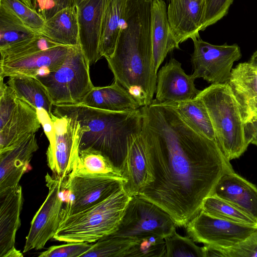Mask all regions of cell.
<instances>
[{
	"label": "cell",
	"mask_w": 257,
	"mask_h": 257,
	"mask_svg": "<svg viewBox=\"0 0 257 257\" xmlns=\"http://www.w3.org/2000/svg\"><path fill=\"white\" fill-rule=\"evenodd\" d=\"M140 108L154 180L139 196L168 213L177 226H185L221 177L234 170L216 142L193 130L171 106L153 99Z\"/></svg>",
	"instance_id": "cell-1"
},
{
	"label": "cell",
	"mask_w": 257,
	"mask_h": 257,
	"mask_svg": "<svg viewBox=\"0 0 257 257\" xmlns=\"http://www.w3.org/2000/svg\"><path fill=\"white\" fill-rule=\"evenodd\" d=\"M106 60L114 81L141 107L149 105L157 81L152 36V0H128L114 51Z\"/></svg>",
	"instance_id": "cell-2"
},
{
	"label": "cell",
	"mask_w": 257,
	"mask_h": 257,
	"mask_svg": "<svg viewBox=\"0 0 257 257\" xmlns=\"http://www.w3.org/2000/svg\"><path fill=\"white\" fill-rule=\"evenodd\" d=\"M54 106V114L65 116L79 124V151L99 152L120 169L128 142L142 132L141 108L110 111L80 103Z\"/></svg>",
	"instance_id": "cell-3"
},
{
	"label": "cell",
	"mask_w": 257,
	"mask_h": 257,
	"mask_svg": "<svg viewBox=\"0 0 257 257\" xmlns=\"http://www.w3.org/2000/svg\"><path fill=\"white\" fill-rule=\"evenodd\" d=\"M131 198L122 187L100 203L66 218L53 238L66 242L91 243L111 234Z\"/></svg>",
	"instance_id": "cell-4"
},
{
	"label": "cell",
	"mask_w": 257,
	"mask_h": 257,
	"mask_svg": "<svg viewBox=\"0 0 257 257\" xmlns=\"http://www.w3.org/2000/svg\"><path fill=\"white\" fill-rule=\"evenodd\" d=\"M209 113L215 140L227 160L240 157L246 150L244 123L235 97L227 83L211 84L197 96Z\"/></svg>",
	"instance_id": "cell-5"
},
{
	"label": "cell",
	"mask_w": 257,
	"mask_h": 257,
	"mask_svg": "<svg viewBox=\"0 0 257 257\" xmlns=\"http://www.w3.org/2000/svg\"><path fill=\"white\" fill-rule=\"evenodd\" d=\"M89 66L79 45L72 47L58 68L36 77L47 88L54 105L77 104L94 86Z\"/></svg>",
	"instance_id": "cell-6"
},
{
	"label": "cell",
	"mask_w": 257,
	"mask_h": 257,
	"mask_svg": "<svg viewBox=\"0 0 257 257\" xmlns=\"http://www.w3.org/2000/svg\"><path fill=\"white\" fill-rule=\"evenodd\" d=\"M176 226L168 213L138 195L131 198L117 230L110 235L136 239L155 235L165 238Z\"/></svg>",
	"instance_id": "cell-7"
},
{
	"label": "cell",
	"mask_w": 257,
	"mask_h": 257,
	"mask_svg": "<svg viewBox=\"0 0 257 257\" xmlns=\"http://www.w3.org/2000/svg\"><path fill=\"white\" fill-rule=\"evenodd\" d=\"M122 184L123 181L116 178L70 173L62 183L66 203L62 210L61 222L103 201L121 188Z\"/></svg>",
	"instance_id": "cell-8"
},
{
	"label": "cell",
	"mask_w": 257,
	"mask_h": 257,
	"mask_svg": "<svg viewBox=\"0 0 257 257\" xmlns=\"http://www.w3.org/2000/svg\"><path fill=\"white\" fill-rule=\"evenodd\" d=\"M192 41L194 51L191 62L194 77L202 78L211 84L227 83L234 63L241 57L238 45L227 43L215 45L200 37Z\"/></svg>",
	"instance_id": "cell-9"
},
{
	"label": "cell",
	"mask_w": 257,
	"mask_h": 257,
	"mask_svg": "<svg viewBox=\"0 0 257 257\" xmlns=\"http://www.w3.org/2000/svg\"><path fill=\"white\" fill-rule=\"evenodd\" d=\"M63 180L54 175L51 176L47 173L45 176L48 194L31 221L23 253L42 249L56 233L61 221L63 204L65 200L62 187Z\"/></svg>",
	"instance_id": "cell-10"
},
{
	"label": "cell",
	"mask_w": 257,
	"mask_h": 257,
	"mask_svg": "<svg viewBox=\"0 0 257 257\" xmlns=\"http://www.w3.org/2000/svg\"><path fill=\"white\" fill-rule=\"evenodd\" d=\"M184 227L195 242L221 248L231 247L257 231V226L215 217L201 210Z\"/></svg>",
	"instance_id": "cell-11"
},
{
	"label": "cell",
	"mask_w": 257,
	"mask_h": 257,
	"mask_svg": "<svg viewBox=\"0 0 257 257\" xmlns=\"http://www.w3.org/2000/svg\"><path fill=\"white\" fill-rule=\"evenodd\" d=\"M55 139L49 144L47 152V164L54 175L64 180L73 170L79 154V124L65 116L51 114Z\"/></svg>",
	"instance_id": "cell-12"
},
{
	"label": "cell",
	"mask_w": 257,
	"mask_h": 257,
	"mask_svg": "<svg viewBox=\"0 0 257 257\" xmlns=\"http://www.w3.org/2000/svg\"><path fill=\"white\" fill-rule=\"evenodd\" d=\"M106 0H75L79 46L90 65L101 57L100 42Z\"/></svg>",
	"instance_id": "cell-13"
},
{
	"label": "cell",
	"mask_w": 257,
	"mask_h": 257,
	"mask_svg": "<svg viewBox=\"0 0 257 257\" xmlns=\"http://www.w3.org/2000/svg\"><path fill=\"white\" fill-rule=\"evenodd\" d=\"M196 78L187 74L181 63L172 58L157 74L155 100L160 104L184 101L195 98L200 92L195 87Z\"/></svg>",
	"instance_id": "cell-14"
},
{
	"label": "cell",
	"mask_w": 257,
	"mask_h": 257,
	"mask_svg": "<svg viewBox=\"0 0 257 257\" xmlns=\"http://www.w3.org/2000/svg\"><path fill=\"white\" fill-rule=\"evenodd\" d=\"M71 48L58 45L22 58L1 61L0 78L14 75L36 77L54 71L62 64Z\"/></svg>",
	"instance_id": "cell-15"
},
{
	"label": "cell",
	"mask_w": 257,
	"mask_h": 257,
	"mask_svg": "<svg viewBox=\"0 0 257 257\" xmlns=\"http://www.w3.org/2000/svg\"><path fill=\"white\" fill-rule=\"evenodd\" d=\"M39 148L35 134L0 152V196L15 189Z\"/></svg>",
	"instance_id": "cell-16"
},
{
	"label": "cell",
	"mask_w": 257,
	"mask_h": 257,
	"mask_svg": "<svg viewBox=\"0 0 257 257\" xmlns=\"http://www.w3.org/2000/svg\"><path fill=\"white\" fill-rule=\"evenodd\" d=\"M204 16V0H169L167 17L171 33L179 45L200 37Z\"/></svg>",
	"instance_id": "cell-17"
},
{
	"label": "cell",
	"mask_w": 257,
	"mask_h": 257,
	"mask_svg": "<svg viewBox=\"0 0 257 257\" xmlns=\"http://www.w3.org/2000/svg\"><path fill=\"white\" fill-rule=\"evenodd\" d=\"M120 170L122 187L131 197L139 195L154 180L141 134L128 142Z\"/></svg>",
	"instance_id": "cell-18"
},
{
	"label": "cell",
	"mask_w": 257,
	"mask_h": 257,
	"mask_svg": "<svg viewBox=\"0 0 257 257\" xmlns=\"http://www.w3.org/2000/svg\"><path fill=\"white\" fill-rule=\"evenodd\" d=\"M244 123L257 116V65L249 61L238 63L231 72L228 82Z\"/></svg>",
	"instance_id": "cell-19"
},
{
	"label": "cell",
	"mask_w": 257,
	"mask_h": 257,
	"mask_svg": "<svg viewBox=\"0 0 257 257\" xmlns=\"http://www.w3.org/2000/svg\"><path fill=\"white\" fill-rule=\"evenodd\" d=\"M41 126L36 108L18 97L14 107L0 121V152L35 134Z\"/></svg>",
	"instance_id": "cell-20"
},
{
	"label": "cell",
	"mask_w": 257,
	"mask_h": 257,
	"mask_svg": "<svg viewBox=\"0 0 257 257\" xmlns=\"http://www.w3.org/2000/svg\"><path fill=\"white\" fill-rule=\"evenodd\" d=\"M212 195L226 201L257 221V187L234 171L221 177Z\"/></svg>",
	"instance_id": "cell-21"
},
{
	"label": "cell",
	"mask_w": 257,
	"mask_h": 257,
	"mask_svg": "<svg viewBox=\"0 0 257 257\" xmlns=\"http://www.w3.org/2000/svg\"><path fill=\"white\" fill-rule=\"evenodd\" d=\"M23 197L19 185L0 196V257L15 248L16 233L21 225Z\"/></svg>",
	"instance_id": "cell-22"
},
{
	"label": "cell",
	"mask_w": 257,
	"mask_h": 257,
	"mask_svg": "<svg viewBox=\"0 0 257 257\" xmlns=\"http://www.w3.org/2000/svg\"><path fill=\"white\" fill-rule=\"evenodd\" d=\"M152 36L155 65L158 71L168 54L179 49L171 32L167 7L163 0H152Z\"/></svg>",
	"instance_id": "cell-23"
},
{
	"label": "cell",
	"mask_w": 257,
	"mask_h": 257,
	"mask_svg": "<svg viewBox=\"0 0 257 257\" xmlns=\"http://www.w3.org/2000/svg\"><path fill=\"white\" fill-rule=\"evenodd\" d=\"M39 33L60 45L79 46V26L75 6L63 9L46 20Z\"/></svg>",
	"instance_id": "cell-24"
},
{
	"label": "cell",
	"mask_w": 257,
	"mask_h": 257,
	"mask_svg": "<svg viewBox=\"0 0 257 257\" xmlns=\"http://www.w3.org/2000/svg\"><path fill=\"white\" fill-rule=\"evenodd\" d=\"M80 103L93 108L116 111L141 107L129 93L114 81L106 86H94Z\"/></svg>",
	"instance_id": "cell-25"
},
{
	"label": "cell",
	"mask_w": 257,
	"mask_h": 257,
	"mask_svg": "<svg viewBox=\"0 0 257 257\" xmlns=\"http://www.w3.org/2000/svg\"><path fill=\"white\" fill-rule=\"evenodd\" d=\"M128 0H106L103 13L100 53L106 59L113 53L124 23Z\"/></svg>",
	"instance_id": "cell-26"
},
{
	"label": "cell",
	"mask_w": 257,
	"mask_h": 257,
	"mask_svg": "<svg viewBox=\"0 0 257 257\" xmlns=\"http://www.w3.org/2000/svg\"><path fill=\"white\" fill-rule=\"evenodd\" d=\"M8 85L19 98L37 108H43L49 114L54 106L50 95L37 77L14 75L9 77Z\"/></svg>",
	"instance_id": "cell-27"
},
{
	"label": "cell",
	"mask_w": 257,
	"mask_h": 257,
	"mask_svg": "<svg viewBox=\"0 0 257 257\" xmlns=\"http://www.w3.org/2000/svg\"><path fill=\"white\" fill-rule=\"evenodd\" d=\"M172 107L182 119L193 130L210 139L215 140V134L207 109L198 96L177 102L165 103Z\"/></svg>",
	"instance_id": "cell-28"
},
{
	"label": "cell",
	"mask_w": 257,
	"mask_h": 257,
	"mask_svg": "<svg viewBox=\"0 0 257 257\" xmlns=\"http://www.w3.org/2000/svg\"><path fill=\"white\" fill-rule=\"evenodd\" d=\"M70 173L113 178L124 182L120 169L101 153L91 150L79 151L78 156Z\"/></svg>",
	"instance_id": "cell-29"
},
{
	"label": "cell",
	"mask_w": 257,
	"mask_h": 257,
	"mask_svg": "<svg viewBox=\"0 0 257 257\" xmlns=\"http://www.w3.org/2000/svg\"><path fill=\"white\" fill-rule=\"evenodd\" d=\"M39 34L11 10L0 4V50L18 45Z\"/></svg>",
	"instance_id": "cell-30"
},
{
	"label": "cell",
	"mask_w": 257,
	"mask_h": 257,
	"mask_svg": "<svg viewBox=\"0 0 257 257\" xmlns=\"http://www.w3.org/2000/svg\"><path fill=\"white\" fill-rule=\"evenodd\" d=\"M200 210L215 217L239 223L257 226V221L254 218L214 195L207 197L204 200Z\"/></svg>",
	"instance_id": "cell-31"
},
{
	"label": "cell",
	"mask_w": 257,
	"mask_h": 257,
	"mask_svg": "<svg viewBox=\"0 0 257 257\" xmlns=\"http://www.w3.org/2000/svg\"><path fill=\"white\" fill-rule=\"evenodd\" d=\"M138 239L109 235L98 240L81 256L126 257Z\"/></svg>",
	"instance_id": "cell-32"
},
{
	"label": "cell",
	"mask_w": 257,
	"mask_h": 257,
	"mask_svg": "<svg viewBox=\"0 0 257 257\" xmlns=\"http://www.w3.org/2000/svg\"><path fill=\"white\" fill-rule=\"evenodd\" d=\"M58 45L39 34L18 45L0 50L1 61L22 58Z\"/></svg>",
	"instance_id": "cell-33"
},
{
	"label": "cell",
	"mask_w": 257,
	"mask_h": 257,
	"mask_svg": "<svg viewBox=\"0 0 257 257\" xmlns=\"http://www.w3.org/2000/svg\"><path fill=\"white\" fill-rule=\"evenodd\" d=\"M164 239L166 257H205L203 247L196 245L190 237L183 236L175 231Z\"/></svg>",
	"instance_id": "cell-34"
},
{
	"label": "cell",
	"mask_w": 257,
	"mask_h": 257,
	"mask_svg": "<svg viewBox=\"0 0 257 257\" xmlns=\"http://www.w3.org/2000/svg\"><path fill=\"white\" fill-rule=\"evenodd\" d=\"M165 239L151 235L139 238L126 257H166Z\"/></svg>",
	"instance_id": "cell-35"
},
{
	"label": "cell",
	"mask_w": 257,
	"mask_h": 257,
	"mask_svg": "<svg viewBox=\"0 0 257 257\" xmlns=\"http://www.w3.org/2000/svg\"><path fill=\"white\" fill-rule=\"evenodd\" d=\"M0 4L9 9L27 26L38 33L44 25V17L20 0H0Z\"/></svg>",
	"instance_id": "cell-36"
},
{
	"label": "cell",
	"mask_w": 257,
	"mask_h": 257,
	"mask_svg": "<svg viewBox=\"0 0 257 257\" xmlns=\"http://www.w3.org/2000/svg\"><path fill=\"white\" fill-rule=\"evenodd\" d=\"M92 244L86 242H71L53 245L39 254V257H80Z\"/></svg>",
	"instance_id": "cell-37"
},
{
	"label": "cell",
	"mask_w": 257,
	"mask_h": 257,
	"mask_svg": "<svg viewBox=\"0 0 257 257\" xmlns=\"http://www.w3.org/2000/svg\"><path fill=\"white\" fill-rule=\"evenodd\" d=\"M233 0H204V16L202 31L225 16Z\"/></svg>",
	"instance_id": "cell-38"
},
{
	"label": "cell",
	"mask_w": 257,
	"mask_h": 257,
	"mask_svg": "<svg viewBox=\"0 0 257 257\" xmlns=\"http://www.w3.org/2000/svg\"><path fill=\"white\" fill-rule=\"evenodd\" d=\"M221 249L223 257H257V231L237 244Z\"/></svg>",
	"instance_id": "cell-39"
},
{
	"label": "cell",
	"mask_w": 257,
	"mask_h": 257,
	"mask_svg": "<svg viewBox=\"0 0 257 257\" xmlns=\"http://www.w3.org/2000/svg\"><path fill=\"white\" fill-rule=\"evenodd\" d=\"M36 109L41 126L43 128L44 132L48 139L49 144H51L54 141L55 134L51 114L43 108H37Z\"/></svg>",
	"instance_id": "cell-40"
},
{
	"label": "cell",
	"mask_w": 257,
	"mask_h": 257,
	"mask_svg": "<svg viewBox=\"0 0 257 257\" xmlns=\"http://www.w3.org/2000/svg\"><path fill=\"white\" fill-rule=\"evenodd\" d=\"M244 133L246 145L257 146V116L244 123Z\"/></svg>",
	"instance_id": "cell-41"
},
{
	"label": "cell",
	"mask_w": 257,
	"mask_h": 257,
	"mask_svg": "<svg viewBox=\"0 0 257 257\" xmlns=\"http://www.w3.org/2000/svg\"><path fill=\"white\" fill-rule=\"evenodd\" d=\"M49 8L45 19L47 20L58 11L75 6V0H49Z\"/></svg>",
	"instance_id": "cell-42"
},
{
	"label": "cell",
	"mask_w": 257,
	"mask_h": 257,
	"mask_svg": "<svg viewBox=\"0 0 257 257\" xmlns=\"http://www.w3.org/2000/svg\"><path fill=\"white\" fill-rule=\"evenodd\" d=\"M36 1L38 12L44 17L49 10V0H36Z\"/></svg>",
	"instance_id": "cell-43"
},
{
	"label": "cell",
	"mask_w": 257,
	"mask_h": 257,
	"mask_svg": "<svg viewBox=\"0 0 257 257\" xmlns=\"http://www.w3.org/2000/svg\"><path fill=\"white\" fill-rule=\"evenodd\" d=\"M23 256L22 253L20 250H17L16 248H14L10 250L4 255V257H21Z\"/></svg>",
	"instance_id": "cell-44"
},
{
	"label": "cell",
	"mask_w": 257,
	"mask_h": 257,
	"mask_svg": "<svg viewBox=\"0 0 257 257\" xmlns=\"http://www.w3.org/2000/svg\"><path fill=\"white\" fill-rule=\"evenodd\" d=\"M30 8L37 11V6L36 0H20Z\"/></svg>",
	"instance_id": "cell-45"
},
{
	"label": "cell",
	"mask_w": 257,
	"mask_h": 257,
	"mask_svg": "<svg viewBox=\"0 0 257 257\" xmlns=\"http://www.w3.org/2000/svg\"><path fill=\"white\" fill-rule=\"evenodd\" d=\"M249 61L257 65V50L252 54Z\"/></svg>",
	"instance_id": "cell-46"
}]
</instances>
